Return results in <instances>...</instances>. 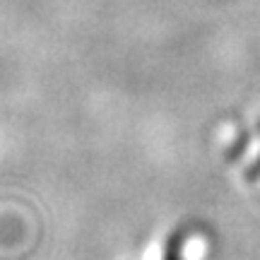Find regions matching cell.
<instances>
[{"mask_svg":"<svg viewBox=\"0 0 260 260\" xmlns=\"http://www.w3.org/2000/svg\"><path fill=\"white\" fill-rule=\"evenodd\" d=\"M161 260H186V255H183V239L181 236H171L169 239Z\"/></svg>","mask_w":260,"mask_h":260,"instance_id":"cell-1","label":"cell"}]
</instances>
